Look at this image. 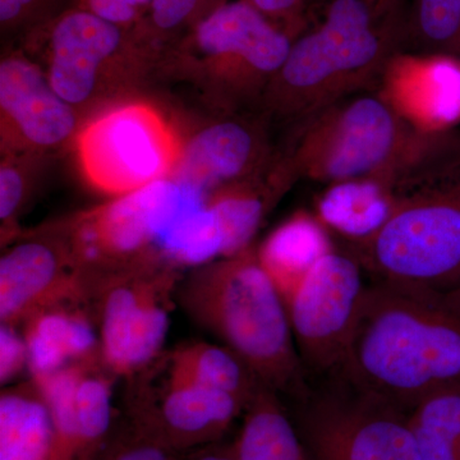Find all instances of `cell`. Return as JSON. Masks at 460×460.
<instances>
[{
	"label": "cell",
	"instance_id": "obj_1",
	"mask_svg": "<svg viewBox=\"0 0 460 460\" xmlns=\"http://www.w3.org/2000/svg\"><path fill=\"white\" fill-rule=\"evenodd\" d=\"M335 377L407 411L436 390L460 385V292L374 280Z\"/></svg>",
	"mask_w": 460,
	"mask_h": 460
},
{
	"label": "cell",
	"instance_id": "obj_2",
	"mask_svg": "<svg viewBox=\"0 0 460 460\" xmlns=\"http://www.w3.org/2000/svg\"><path fill=\"white\" fill-rule=\"evenodd\" d=\"M407 4L326 0L293 40L263 107L301 122L338 100L375 90L389 60L402 51Z\"/></svg>",
	"mask_w": 460,
	"mask_h": 460
},
{
	"label": "cell",
	"instance_id": "obj_3",
	"mask_svg": "<svg viewBox=\"0 0 460 460\" xmlns=\"http://www.w3.org/2000/svg\"><path fill=\"white\" fill-rule=\"evenodd\" d=\"M178 305L279 395L313 392L296 350L286 304L253 247L196 266L181 280Z\"/></svg>",
	"mask_w": 460,
	"mask_h": 460
},
{
	"label": "cell",
	"instance_id": "obj_4",
	"mask_svg": "<svg viewBox=\"0 0 460 460\" xmlns=\"http://www.w3.org/2000/svg\"><path fill=\"white\" fill-rule=\"evenodd\" d=\"M458 154V129L420 132L370 90L301 120L284 156L296 180L330 186L370 177L404 183Z\"/></svg>",
	"mask_w": 460,
	"mask_h": 460
},
{
	"label": "cell",
	"instance_id": "obj_5",
	"mask_svg": "<svg viewBox=\"0 0 460 460\" xmlns=\"http://www.w3.org/2000/svg\"><path fill=\"white\" fill-rule=\"evenodd\" d=\"M349 250L375 281L460 292V156L432 172Z\"/></svg>",
	"mask_w": 460,
	"mask_h": 460
},
{
	"label": "cell",
	"instance_id": "obj_6",
	"mask_svg": "<svg viewBox=\"0 0 460 460\" xmlns=\"http://www.w3.org/2000/svg\"><path fill=\"white\" fill-rule=\"evenodd\" d=\"M44 58L54 91L80 114L119 98L136 86L162 54L137 30L115 25L74 7L27 38Z\"/></svg>",
	"mask_w": 460,
	"mask_h": 460
},
{
	"label": "cell",
	"instance_id": "obj_7",
	"mask_svg": "<svg viewBox=\"0 0 460 460\" xmlns=\"http://www.w3.org/2000/svg\"><path fill=\"white\" fill-rule=\"evenodd\" d=\"M292 44V36L255 7L226 0L166 53L201 75L220 107L235 111L262 102Z\"/></svg>",
	"mask_w": 460,
	"mask_h": 460
},
{
	"label": "cell",
	"instance_id": "obj_8",
	"mask_svg": "<svg viewBox=\"0 0 460 460\" xmlns=\"http://www.w3.org/2000/svg\"><path fill=\"white\" fill-rule=\"evenodd\" d=\"M201 195L181 181H160L75 217L65 232L90 288L133 266L165 259L163 241Z\"/></svg>",
	"mask_w": 460,
	"mask_h": 460
},
{
	"label": "cell",
	"instance_id": "obj_9",
	"mask_svg": "<svg viewBox=\"0 0 460 460\" xmlns=\"http://www.w3.org/2000/svg\"><path fill=\"white\" fill-rule=\"evenodd\" d=\"M75 147L84 180L113 198L172 180L184 151L164 115L138 100L91 115L81 124Z\"/></svg>",
	"mask_w": 460,
	"mask_h": 460
},
{
	"label": "cell",
	"instance_id": "obj_10",
	"mask_svg": "<svg viewBox=\"0 0 460 460\" xmlns=\"http://www.w3.org/2000/svg\"><path fill=\"white\" fill-rule=\"evenodd\" d=\"M181 266L155 259L100 280L91 292L105 367L132 377L163 354Z\"/></svg>",
	"mask_w": 460,
	"mask_h": 460
},
{
	"label": "cell",
	"instance_id": "obj_11",
	"mask_svg": "<svg viewBox=\"0 0 460 460\" xmlns=\"http://www.w3.org/2000/svg\"><path fill=\"white\" fill-rule=\"evenodd\" d=\"M335 378V390L302 402L310 460H420L407 411Z\"/></svg>",
	"mask_w": 460,
	"mask_h": 460
},
{
	"label": "cell",
	"instance_id": "obj_12",
	"mask_svg": "<svg viewBox=\"0 0 460 460\" xmlns=\"http://www.w3.org/2000/svg\"><path fill=\"white\" fill-rule=\"evenodd\" d=\"M352 253H326L284 299L296 350L305 368L338 376L361 307L366 284Z\"/></svg>",
	"mask_w": 460,
	"mask_h": 460
},
{
	"label": "cell",
	"instance_id": "obj_13",
	"mask_svg": "<svg viewBox=\"0 0 460 460\" xmlns=\"http://www.w3.org/2000/svg\"><path fill=\"white\" fill-rule=\"evenodd\" d=\"M132 377L137 384L127 398V422L180 456L220 443L247 408L226 393L175 380L164 368L160 384L146 371Z\"/></svg>",
	"mask_w": 460,
	"mask_h": 460
},
{
	"label": "cell",
	"instance_id": "obj_14",
	"mask_svg": "<svg viewBox=\"0 0 460 460\" xmlns=\"http://www.w3.org/2000/svg\"><path fill=\"white\" fill-rule=\"evenodd\" d=\"M81 117L60 98L40 63L12 53L0 63L2 154H42L75 140Z\"/></svg>",
	"mask_w": 460,
	"mask_h": 460
},
{
	"label": "cell",
	"instance_id": "obj_15",
	"mask_svg": "<svg viewBox=\"0 0 460 460\" xmlns=\"http://www.w3.org/2000/svg\"><path fill=\"white\" fill-rule=\"evenodd\" d=\"M72 299L91 301L65 229L32 235L8 247L0 260V323L21 328L33 314Z\"/></svg>",
	"mask_w": 460,
	"mask_h": 460
},
{
	"label": "cell",
	"instance_id": "obj_16",
	"mask_svg": "<svg viewBox=\"0 0 460 460\" xmlns=\"http://www.w3.org/2000/svg\"><path fill=\"white\" fill-rule=\"evenodd\" d=\"M375 91L420 132L452 131L460 123V62L454 58L398 51Z\"/></svg>",
	"mask_w": 460,
	"mask_h": 460
},
{
	"label": "cell",
	"instance_id": "obj_17",
	"mask_svg": "<svg viewBox=\"0 0 460 460\" xmlns=\"http://www.w3.org/2000/svg\"><path fill=\"white\" fill-rule=\"evenodd\" d=\"M263 132L253 120L235 115L208 124L184 145L172 180L208 195L226 184L261 174L278 160Z\"/></svg>",
	"mask_w": 460,
	"mask_h": 460
},
{
	"label": "cell",
	"instance_id": "obj_18",
	"mask_svg": "<svg viewBox=\"0 0 460 460\" xmlns=\"http://www.w3.org/2000/svg\"><path fill=\"white\" fill-rule=\"evenodd\" d=\"M31 378L102 361L93 305L72 299L42 308L21 325Z\"/></svg>",
	"mask_w": 460,
	"mask_h": 460
},
{
	"label": "cell",
	"instance_id": "obj_19",
	"mask_svg": "<svg viewBox=\"0 0 460 460\" xmlns=\"http://www.w3.org/2000/svg\"><path fill=\"white\" fill-rule=\"evenodd\" d=\"M401 193L392 181L359 178L325 186L316 205V217L330 233L348 244L374 235L395 210Z\"/></svg>",
	"mask_w": 460,
	"mask_h": 460
},
{
	"label": "cell",
	"instance_id": "obj_20",
	"mask_svg": "<svg viewBox=\"0 0 460 460\" xmlns=\"http://www.w3.org/2000/svg\"><path fill=\"white\" fill-rule=\"evenodd\" d=\"M334 250L329 230L316 215L299 211L272 230L256 251L262 268L286 299L314 263Z\"/></svg>",
	"mask_w": 460,
	"mask_h": 460
},
{
	"label": "cell",
	"instance_id": "obj_21",
	"mask_svg": "<svg viewBox=\"0 0 460 460\" xmlns=\"http://www.w3.org/2000/svg\"><path fill=\"white\" fill-rule=\"evenodd\" d=\"M175 380L219 390L250 404L263 385L241 358L220 343L190 341L157 358Z\"/></svg>",
	"mask_w": 460,
	"mask_h": 460
},
{
	"label": "cell",
	"instance_id": "obj_22",
	"mask_svg": "<svg viewBox=\"0 0 460 460\" xmlns=\"http://www.w3.org/2000/svg\"><path fill=\"white\" fill-rule=\"evenodd\" d=\"M49 408L31 380L0 394V460H54Z\"/></svg>",
	"mask_w": 460,
	"mask_h": 460
},
{
	"label": "cell",
	"instance_id": "obj_23",
	"mask_svg": "<svg viewBox=\"0 0 460 460\" xmlns=\"http://www.w3.org/2000/svg\"><path fill=\"white\" fill-rule=\"evenodd\" d=\"M230 447L235 460H310L280 395L265 385L247 405Z\"/></svg>",
	"mask_w": 460,
	"mask_h": 460
},
{
	"label": "cell",
	"instance_id": "obj_24",
	"mask_svg": "<svg viewBox=\"0 0 460 460\" xmlns=\"http://www.w3.org/2000/svg\"><path fill=\"white\" fill-rule=\"evenodd\" d=\"M408 420L420 460H460V385L423 396Z\"/></svg>",
	"mask_w": 460,
	"mask_h": 460
},
{
	"label": "cell",
	"instance_id": "obj_25",
	"mask_svg": "<svg viewBox=\"0 0 460 460\" xmlns=\"http://www.w3.org/2000/svg\"><path fill=\"white\" fill-rule=\"evenodd\" d=\"M402 51L460 62V0H408Z\"/></svg>",
	"mask_w": 460,
	"mask_h": 460
},
{
	"label": "cell",
	"instance_id": "obj_26",
	"mask_svg": "<svg viewBox=\"0 0 460 460\" xmlns=\"http://www.w3.org/2000/svg\"><path fill=\"white\" fill-rule=\"evenodd\" d=\"M226 0H153L138 32L160 53L174 47L193 26Z\"/></svg>",
	"mask_w": 460,
	"mask_h": 460
},
{
	"label": "cell",
	"instance_id": "obj_27",
	"mask_svg": "<svg viewBox=\"0 0 460 460\" xmlns=\"http://www.w3.org/2000/svg\"><path fill=\"white\" fill-rule=\"evenodd\" d=\"M40 162V154H3L0 165V223L3 246L13 241L20 233L18 219L31 196Z\"/></svg>",
	"mask_w": 460,
	"mask_h": 460
},
{
	"label": "cell",
	"instance_id": "obj_28",
	"mask_svg": "<svg viewBox=\"0 0 460 460\" xmlns=\"http://www.w3.org/2000/svg\"><path fill=\"white\" fill-rule=\"evenodd\" d=\"M77 0H0V26L5 35L30 38L50 25Z\"/></svg>",
	"mask_w": 460,
	"mask_h": 460
},
{
	"label": "cell",
	"instance_id": "obj_29",
	"mask_svg": "<svg viewBox=\"0 0 460 460\" xmlns=\"http://www.w3.org/2000/svg\"><path fill=\"white\" fill-rule=\"evenodd\" d=\"M95 460H183V456L150 440L124 420Z\"/></svg>",
	"mask_w": 460,
	"mask_h": 460
},
{
	"label": "cell",
	"instance_id": "obj_30",
	"mask_svg": "<svg viewBox=\"0 0 460 460\" xmlns=\"http://www.w3.org/2000/svg\"><path fill=\"white\" fill-rule=\"evenodd\" d=\"M153 0H77L75 7L91 12L102 20L138 30L144 25Z\"/></svg>",
	"mask_w": 460,
	"mask_h": 460
},
{
	"label": "cell",
	"instance_id": "obj_31",
	"mask_svg": "<svg viewBox=\"0 0 460 460\" xmlns=\"http://www.w3.org/2000/svg\"><path fill=\"white\" fill-rule=\"evenodd\" d=\"M283 29L293 40L308 23L310 0H244Z\"/></svg>",
	"mask_w": 460,
	"mask_h": 460
},
{
	"label": "cell",
	"instance_id": "obj_32",
	"mask_svg": "<svg viewBox=\"0 0 460 460\" xmlns=\"http://www.w3.org/2000/svg\"><path fill=\"white\" fill-rule=\"evenodd\" d=\"M29 371V356L22 332L13 326H0V383L9 385L23 371Z\"/></svg>",
	"mask_w": 460,
	"mask_h": 460
},
{
	"label": "cell",
	"instance_id": "obj_33",
	"mask_svg": "<svg viewBox=\"0 0 460 460\" xmlns=\"http://www.w3.org/2000/svg\"><path fill=\"white\" fill-rule=\"evenodd\" d=\"M183 460H235V458L230 445L217 443L186 454L183 456Z\"/></svg>",
	"mask_w": 460,
	"mask_h": 460
},
{
	"label": "cell",
	"instance_id": "obj_34",
	"mask_svg": "<svg viewBox=\"0 0 460 460\" xmlns=\"http://www.w3.org/2000/svg\"><path fill=\"white\" fill-rule=\"evenodd\" d=\"M375 4L383 5V7H393V5L401 4L405 0H368Z\"/></svg>",
	"mask_w": 460,
	"mask_h": 460
}]
</instances>
